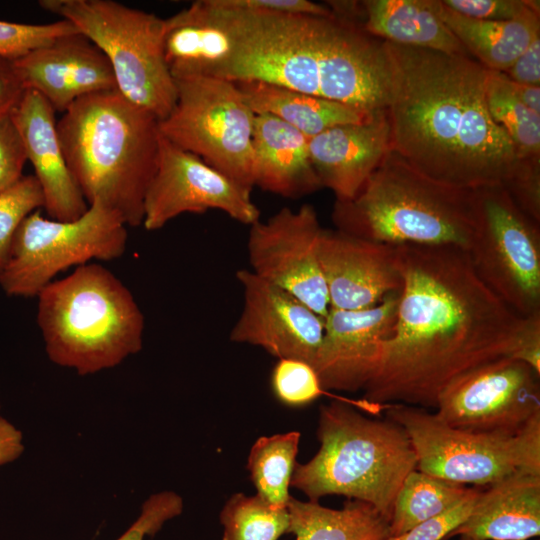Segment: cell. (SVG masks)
<instances>
[{
	"label": "cell",
	"mask_w": 540,
	"mask_h": 540,
	"mask_svg": "<svg viewBox=\"0 0 540 540\" xmlns=\"http://www.w3.org/2000/svg\"><path fill=\"white\" fill-rule=\"evenodd\" d=\"M396 252L403 283L395 327L363 399L435 409L457 377L513 358L524 317L479 279L467 250L409 244Z\"/></svg>",
	"instance_id": "cell-1"
},
{
	"label": "cell",
	"mask_w": 540,
	"mask_h": 540,
	"mask_svg": "<svg viewBox=\"0 0 540 540\" xmlns=\"http://www.w3.org/2000/svg\"><path fill=\"white\" fill-rule=\"evenodd\" d=\"M386 47L392 150L422 174L453 187L503 185L518 157L488 112L489 70L470 56L389 42Z\"/></svg>",
	"instance_id": "cell-2"
},
{
	"label": "cell",
	"mask_w": 540,
	"mask_h": 540,
	"mask_svg": "<svg viewBox=\"0 0 540 540\" xmlns=\"http://www.w3.org/2000/svg\"><path fill=\"white\" fill-rule=\"evenodd\" d=\"M220 9L230 48L212 77L257 80L376 112L386 109V42L335 16Z\"/></svg>",
	"instance_id": "cell-3"
},
{
	"label": "cell",
	"mask_w": 540,
	"mask_h": 540,
	"mask_svg": "<svg viewBox=\"0 0 540 540\" xmlns=\"http://www.w3.org/2000/svg\"><path fill=\"white\" fill-rule=\"evenodd\" d=\"M67 166L88 205L116 211L127 226L144 218L159 153V120L117 89L75 101L57 121Z\"/></svg>",
	"instance_id": "cell-4"
},
{
	"label": "cell",
	"mask_w": 540,
	"mask_h": 540,
	"mask_svg": "<svg viewBox=\"0 0 540 540\" xmlns=\"http://www.w3.org/2000/svg\"><path fill=\"white\" fill-rule=\"evenodd\" d=\"M352 404L373 414L387 407L345 398L321 405L320 448L308 462L296 463L291 486L310 501L341 495L367 502L390 520L404 479L417 469V455L400 424L369 418Z\"/></svg>",
	"instance_id": "cell-5"
},
{
	"label": "cell",
	"mask_w": 540,
	"mask_h": 540,
	"mask_svg": "<svg viewBox=\"0 0 540 540\" xmlns=\"http://www.w3.org/2000/svg\"><path fill=\"white\" fill-rule=\"evenodd\" d=\"M335 229L365 240L468 249L477 223L474 190L438 182L391 150L350 200H335Z\"/></svg>",
	"instance_id": "cell-6"
},
{
	"label": "cell",
	"mask_w": 540,
	"mask_h": 540,
	"mask_svg": "<svg viewBox=\"0 0 540 540\" xmlns=\"http://www.w3.org/2000/svg\"><path fill=\"white\" fill-rule=\"evenodd\" d=\"M36 297L37 323L53 363L88 375L141 351L144 315L130 290L102 264L78 266Z\"/></svg>",
	"instance_id": "cell-7"
},
{
	"label": "cell",
	"mask_w": 540,
	"mask_h": 540,
	"mask_svg": "<svg viewBox=\"0 0 540 540\" xmlns=\"http://www.w3.org/2000/svg\"><path fill=\"white\" fill-rule=\"evenodd\" d=\"M107 57L117 90L159 121L173 109L176 84L164 55L165 18L113 0H41Z\"/></svg>",
	"instance_id": "cell-8"
},
{
	"label": "cell",
	"mask_w": 540,
	"mask_h": 540,
	"mask_svg": "<svg viewBox=\"0 0 540 540\" xmlns=\"http://www.w3.org/2000/svg\"><path fill=\"white\" fill-rule=\"evenodd\" d=\"M385 413L409 435L424 473L478 487L517 472L540 474V416L507 435L456 429L428 409L405 404H389Z\"/></svg>",
	"instance_id": "cell-9"
},
{
	"label": "cell",
	"mask_w": 540,
	"mask_h": 540,
	"mask_svg": "<svg viewBox=\"0 0 540 540\" xmlns=\"http://www.w3.org/2000/svg\"><path fill=\"white\" fill-rule=\"evenodd\" d=\"M126 226L116 211L99 202L73 221L46 218L36 210L15 232L0 286L9 296L36 297L72 266L117 259L126 250Z\"/></svg>",
	"instance_id": "cell-10"
},
{
	"label": "cell",
	"mask_w": 540,
	"mask_h": 540,
	"mask_svg": "<svg viewBox=\"0 0 540 540\" xmlns=\"http://www.w3.org/2000/svg\"><path fill=\"white\" fill-rule=\"evenodd\" d=\"M174 80L176 102L159 121L160 134L252 191L255 114L236 84L204 76Z\"/></svg>",
	"instance_id": "cell-11"
},
{
	"label": "cell",
	"mask_w": 540,
	"mask_h": 540,
	"mask_svg": "<svg viewBox=\"0 0 540 540\" xmlns=\"http://www.w3.org/2000/svg\"><path fill=\"white\" fill-rule=\"evenodd\" d=\"M477 223L467 249L479 279L521 317L540 313V224L500 185L475 189Z\"/></svg>",
	"instance_id": "cell-12"
},
{
	"label": "cell",
	"mask_w": 540,
	"mask_h": 540,
	"mask_svg": "<svg viewBox=\"0 0 540 540\" xmlns=\"http://www.w3.org/2000/svg\"><path fill=\"white\" fill-rule=\"evenodd\" d=\"M435 410L456 429L516 434L540 416V374L512 357L491 361L449 383Z\"/></svg>",
	"instance_id": "cell-13"
},
{
	"label": "cell",
	"mask_w": 540,
	"mask_h": 540,
	"mask_svg": "<svg viewBox=\"0 0 540 540\" xmlns=\"http://www.w3.org/2000/svg\"><path fill=\"white\" fill-rule=\"evenodd\" d=\"M323 227L311 204L283 207L250 226V270L289 292L325 319L329 296L318 256Z\"/></svg>",
	"instance_id": "cell-14"
},
{
	"label": "cell",
	"mask_w": 540,
	"mask_h": 540,
	"mask_svg": "<svg viewBox=\"0 0 540 540\" xmlns=\"http://www.w3.org/2000/svg\"><path fill=\"white\" fill-rule=\"evenodd\" d=\"M209 210L222 211L249 226L261 214L251 191L160 134L157 168L144 200L143 227L160 230L179 215Z\"/></svg>",
	"instance_id": "cell-15"
},
{
	"label": "cell",
	"mask_w": 540,
	"mask_h": 540,
	"mask_svg": "<svg viewBox=\"0 0 540 540\" xmlns=\"http://www.w3.org/2000/svg\"><path fill=\"white\" fill-rule=\"evenodd\" d=\"M242 288L241 313L229 339L264 349L280 359L313 365L320 348L325 319L298 298L263 280L250 269H239Z\"/></svg>",
	"instance_id": "cell-16"
},
{
	"label": "cell",
	"mask_w": 540,
	"mask_h": 540,
	"mask_svg": "<svg viewBox=\"0 0 540 540\" xmlns=\"http://www.w3.org/2000/svg\"><path fill=\"white\" fill-rule=\"evenodd\" d=\"M399 293L389 294L371 308H329L312 365L325 391L356 392L373 379L395 327Z\"/></svg>",
	"instance_id": "cell-17"
},
{
	"label": "cell",
	"mask_w": 540,
	"mask_h": 540,
	"mask_svg": "<svg viewBox=\"0 0 540 540\" xmlns=\"http://www.w3.org/2000/svg\"><path fill=\"white\" fill-rule=\"evenodd\" d=\"M318 256L329 308H371L402 288L396 247L323 228Z\"/></svg>",
	"instance_id": "cell-18"
},
{
	"label": "cell",
	"mask_w": 540,
	"mask_h": 540,
	"mask_svg": "<svg viewBox=\"0 0 540 540\" xmlns=\"http://www.w3.org/2000/svg\"><path fill=\"white\" fill-rule=\"evenodd\" d=\"M13 62L25 90H34L55 112L93 93L117 89L112 67L85 35H63Z\"/></svg>",
	"instance_id": "cell-19"
},
{
	"label": "cell",
	"mask_w": 540,
	"mask_h": 540,
	"mask_svg": "<svg viewBox=\"0 0 540 540\" xmlns=\"http://www.w3.org/2000/svg\"><path fill=\"white\" fill-rule=\"evenodd\" d=\"M392 150L387 110L358 123L331 127L309 139L312 166L335 200H350Z\"/></svg>",
	"instance_id": "cell-20"
},
{
	"label": "cell",
	"mask_w": 540,
	"mask_h": 540,
	"mask_svg": "<svg viewBox=\"0 0 540 540\" xmlns=\"http://www.w3.org/2000/svg\"><path fill=\"white\" fill-rule=\"evenodd\" d=\"M10 115L23 138L48 217L73 221L82 216L89 205L67 166L55 110L39 93L26 89Z\"/></svg>",
	"instance_id": "cell-21"
},
{
	"label": "cell",
	"mask_w": 540,
	"mask_h": 540,
	"mask_svg": "<svg viewBox=\"0 0 540 540\" xmlns=\"http://www.w3.org/2000/svg\"><path fill=\"white\" fill-rule=\"evenodd\" d=\"M254 186L287 199L322 188L312 166L309 138L268 114H256L253 137Z\"/></svg>",
	"instance_id": "cell-22"
},
{
	"label": "cell",
	"mask_w": 540,
	"mask_h": 540,
	"mask_svg": "<svg viewBox=\"0 0 540 540\" xmlns=\"http://www.w3.org/2000/svg\"><path fill=\"white\" fill-rule=\"evenodd\" d=\"M540 535V474L517 472L482 489L468 518L447 537L529 540Z\"/></svg>",
	"instance_id": "cell-23"
},
{
	"label": "cell",
	"mask_w": 540,
	"mask_h": 540,
	"mask_svg": "<svg viewBox=\"0 0 540 540\" xmlns=\"http://www.w3.org/2000/svg\"><path fill=\"white\" fill-rule=\"evenodd\" d=\"M230 48V35L212 0L193 2L165 18L164 55L174 79L212 77Z\"/></svg>",
	"instance_id": "cell-24"
},
{
	"label": "cell",
	"mask_w": 540,
	"mask_h": 540,
	"mask_svg": "<svg viewBox=\"0 0 540 540\" xmlns=\"http://www.w3.org/2000/svg\"><path fill=\"white\" fill-rule=\"evenodd\" d=\"M234 83L255 115L277 117L309 139L337 125L365 121L377 112L263 81Z\"/></svg>",
	"instance_id": "cell-25"
},
{
	"label": "cell",
	"mask_w": 540,
	"mask_h": 540,
	"mask_svg": "<svg viewBox=\"0 0 540 540\" xmlns=\"http://www.w3.org/2000/svg\"><path fill=\"white\" fill-rule=\"evenodd\" d=\"M466 52L488 70L504 72L540 34V14L533 11L508 21H486L456 13L441 0H427Z\"/></svg>",
	"instance_id": "cell-26"
},
{
	"label": "cell",
	"mask_w": 540,
	"mask_h": 540,
	"mask_svg": "<svg viewBox=\"0 0 540 540\" xmlns=\"http://www.w3.org/2000/svg\"><path fill=\"white\" fill-rule=\"evenodd\" d=\"M362 4L363 29L374 37L400 46L469 56L427 0H364Z\"/></svg>",
	"instance_id": "cell-27"
},
{
	"label": "cell",
	"mask_w": 540,
	"mask_h": 540,
	"mask_svg": "<svg viewBox=\"0 0 540 540\" xmlns=\"http://www.w3.org/2000/svg\"><path fill=\"white\" fill-rule=\"evenodd\" d=\"M289 533L295 540H386L390 520L373 505L347 499L341 509H331L317 501L290 497L287 503Z\"/></svg>",
	"instance_id": "cell-28"
},
{
	"label": "cell",
	"mask_w": 540,
	"mask_h": 540,
	"mask_svg": "<svg viewBox=\"0 0 540 540\" xmlns=\"http://www.w3.org/2000/svg\"><path fill=\"white\" fill-rule=\"evenodd\" d=\"M475 487H467L417 469L412 471L396 495L390 519V536H399L452 508L469 496Z\"/></svg>",
	"instance_id": "cell-29"
},
{
	"label": "cell",
	"mask_w": 540,
	"mask_h": 540,
	"mask_svg": "<svg viewBox=\"0 0 540 540\" xmlns=\"http://www.w3.org/2000/svg\"><path fill=\"white\" fill-rule=\"evenodd\" d=\"M301 434L290 431L262 436L253 444L247 469L257 495L270 505L287 508Z\"/></svg>",
	"instance_id": "cell-30"
},
{
	"label": "cell",
	"mask_w": 540,
	"mask_h": 540,
	"mask_svg": "<svg viewBox=\"0 0 540 540\" xmlns=\"http://www.w3.org/2000/svg\"><path fill=\"white\" fill-rule=\"evenodd\" d=\"M485 101L491 118L508 135L518 158L540 155V114L517 99L504 73L489 70Z\"/></svg>",
	"instance_id": "cell-31"
},
{
	"label": "cell",
	"mask_w": 540,
	"mask_h": 540,
	"mask_svg": "<svg viewBox=\"0 0 540 540\" xmlns=\"http://www.w3.org/2000/svg\"><path fill=\"white\" fill-rule=\"evenodd\" d=\"M222 540H278L289 533L287 508L270 505L259 495H232L220 512Z\"/></svg>",
	"instance_id": "cell-32"
},
{
	"label": "cell",
	"mask_w": 540,
	"mask_h": 540,
	"mask_svg": "<svg viewBox=\"0 0 540 540\" xmlns=\"http://www.w3.org/2000/svg\"><path fill=\"white\" fill-rule=\"evenodd\" d=\"M43 205L42 190L34 175H24L14 185L0 192V271L8 260L20 223Z\"/></svg>",
	"instance_id": "cell-33"
},
{
	"label": "cell",
	"mask_w": 540,
	"mask_h": 540,
	"mask_svg": "<svg viewBox=\"0 0 540 540\" xmlns=\"http://www.w3.org/2000/svg\"><path fill=\"white\" fill-rule=\"evenodd\" d=\"M270 381L276 398L290 407L305 406L326 393L314 368L300 360H278Z\"/></svg>",
	"instance_id": "cell-34"
},
{
	"label": "cell",
	"mask_w": 540,
	"mask_h": 540,
	"mask_svg": "<svg viewBox=\"0 0 540 540\" xmlns=\"http://www.w3.org/2000/svg\"><path fill=\"white\" fill-rule=\"evenodd\" d=\"M78 32L68 20L25 24L0 20V59L14 61L56 38Z\"/></svg>",
	"instance_id": "cell-35"
},
{
	"label": "cell",
	"mask_w": 540,
	"mask_h": 540,
	"mask_svg": "<svg viewBox=\"0 0 540 540\" xmlns=\"http://www.w3.org/2000/svg\"><path fill=\"white\" fill-rule=\"evenodd\" d=\"M502 186L519 209L540 224V155L518 158Z\"/></svg>",
	"instance_id": "cell-36"
},
{
	"label": "cell",
	"mask_w": 540,
	"mask_h": 540,
	"mask_svg": "<svg viewBox=\"0 0 540 540\" xmlns=\"http://www.w3.org/2000/svg\"><path fill=\"white\" fill-rule=\"evenodd\" d=\"M183 511L182 498L172 491L151 495L142 505L134 523L117 540H144L154 536L167 521Z\"/></svg>",
	"instance_id": "cell-37"
},
{
	"label": "cell",
	"mask_w": 540,
	"mask_h": 540,
	"mask_svg": "<svg viewBox=\"0 0 540 540\" xmlns=\"http://www.w3.org/2000/svg\"><path fill=\"white\" fill-rule=\"evenodd\" d=\"M483 488L476 486L474 491L457 505L417 524L399 536H390L386 540H447L450 533L471 514Z\"/></svg>",
	"instance_id": "cell-38"
},
{
	"label": "cell",
	"mask_w": 540,
	"mask_h": 540,
	"mask_svg": "<svg viewBox=\"0 0 540 540\" xmlns=\"http://www.w3.org/2000/svg\"><path fill=\"white\" fill-rule=\"evenodd\" d=\"M27 161L23 138L10 113L0 116V192L24 176Z\"/></svg>",
	"instance_id": "cell-39"
},
{
	"label": "cell",
	"mask_w": 540,
	"mask_h": 540,
	"mask_svg": "<svg viewBox=\"0 0 540 540\" xmlns=\"http://www.w3.org/2000/svg\"><path fill=\"white\" fill-rule=\"evenodd\" d=\"M456 13L478 20L508 21L533 11L527 0H441ZM534 12V11H533ZM536 13V12H535ZM538 14V13H537Z\"/></svg>",
	"instance_id": "cell-40"
},
{
	"label": "cell",
	"mask_w": 540,
	"mask_h": 540,
	"mask_svg": "<svg viewBox=\"0 0 540 540\" xmlns=\"http://www.w3.org/2000/svg\"><path fill=\"white\" fill-rule=\"evenodd\" d=\"M224 6L256 12L334 16L326 4L308 0H220Z\"/></svg>",
	"instance_id": "cell-41"
},
{
	"label": "cell",
	"mask_w": 540,
	"mask_h": 540,
	"mask_svg": "<svg viewBox=\"0 0 540 540\" xmlns=\"http://www.w3.org/2000/svg\"><path fill=\"white\" fill-rule=\"evenodd\" d=\"M513 358L540 374V313L524 317Z\"/></svg>",
	"instance_id": "cell-42"
},
{
	"label": "cell",
	"mask_w": 540,
	"mask_h": 540,
	"mask_svg": "<svg viewBox=\"0 0 540 540\" xmlns=\"http://www.w3.org/2000/svg\"><path fill=\"white\" fill-rule=\"evenodd\" d=\"M502 73L513 82L540 86V34Z\"/></svg>",
	"instance_id": "cell-43"
},
{
	"label": "cell",
	"mask_w": 540,
	"mask_h": 540,
	"mask_svg": "<svg viewBox=\"0 0 540 540\" xmlns=\"http://www.w3.org/2000/svg\"><path fill=\"white\" fill-rule=\"evenodd\" d=\"M24 91L13 62L0 59V116L11 113Z\"/></svg>",
	"instance_id": "cell-44"
},
{
	"label": "cell",
	"mask_w": 540,
	"mask_h": 540,
	"mask_svg": "<svg viewBox=\"0 0 540 540\" xmlns=\"http://www.w3.org/2000/svg\"><path fill=\"white\" fill-rule=\"evenodd\" d=\"M23 451L21 431L8 420L0 417V465L16 460Z\"/></svg>",
	"instance_id": "cell-45"
},
{
	"label": "cell",
	"mask_w": 540,
	"mask_h": 540,
	"mask_svg": "<svg viewBox=\"0 0 540 540\" xmlns=\"http://www.w3.org/2000/svg\"><path fill=\"white\" fill-rule=\"evenodd\" d=\"M508 84L513 94L521 103L532 111L540 114V86L516 83L509 78Z\"/></svg>",
	"instance_id": "cell-46"
},
{
	"label": "cell",
	"mask_w": 540,
	"mask_h": 540,
	"mask_svg": "<svg viewBox=\"0 0 540 540\" xmlns=\"http://www.w3.org/2000/svg\"><path fill=\"white\" fill-rule=\"evenodd\" d=\"M459 540H473L469 537H466V536H460V539Z\"/></svg>",
	"instance_id": "cell-47"
}]
</instances>
